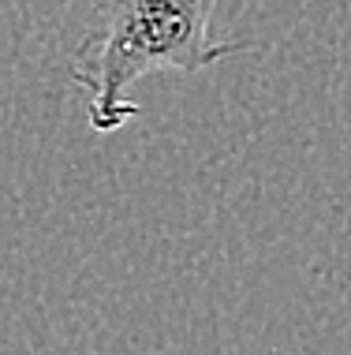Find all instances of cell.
Instances as JSON below:
<instances>
[{
  "label": "cell",
  "mask_w": 351,
  "mask_h": 355,
  "mask_svg": "<svg viewBox=\"0 0 351 355\" xmlns=\"http://www.w3.org/2000/svg\"><path fill=\"white\" fill-rule=\"evenodd\" d=\"M217 0H109L101 23L79 42L71 60L75 86L90 94L87 123L112 135L138 116L131 86L157 71L198 75L217 60L246 53L251 42H213Z\"/></svg>",
  "instance_id": "cell-1"
}]
</instances>
